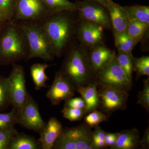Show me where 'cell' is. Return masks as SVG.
Masks as SVG:
<instances>
[{
	"label": "cell",
	"mask_w": 149,
	"mask_h": 149,
	"mask_svg": "<svg viewBox=\"0 0 149 149\" xmlns=\"http://www.w3.org/2000/svg\"><path fill=\"white\" fill-rule=\"evenodd\" d=\"M79 20L77 12L63 11L39 21L45 30L54 56L60 58L76 42Z\"/></svg>",
	"instance_id": "1"
},
{
	"label": "cell",
	"mask_w": 149,
	"mask_h": 149,
	"mask_svg": "<svg viewBox=\"0 0 149 149\" xmlns=\"http://www.w3.org/2000/svg\"><path fill=\"white\" fill-rule=\"evenodd\" d=\"M65 54L59 71L75 88L95 82L96 75L89 63L87 49L75 42Z\"/></svg>",
	"instance_id": "2"
},
{
	"label": "cell",
	"mask_w": 149,
	"mask_h": 149,
	"mask_svg": "<svg viewBox=\"0 0 149 149\" xmlns=\"http://www.w3.org/2000/svg\"><path fill=\"white\" fill-rule=\"evenodd\" d=\"M29 48L26 35L16 22H9L0 40V56L7 62L15 64L26 59Z\"/></svg>",
	"instance_id": "3"
},
{
	"label": "cell",
	"mask_w": 149,
	"mask_h": 149,
	"mask_svg": "<svg viewBox=\"0 0 149 149\" xmlns=\"http://www.w3.org/2000/svg\"><path fill=\"white\" fill-rule=\"evenodd\" d=\"M18 24L26 35L29 48L26 60L39 58L50 61L54 56L50 43L42 26L39 22L18 21Z\"/></svg>",
	"instance_id": "4"
},
{
	"label": "cell",
	"mask_w": 149,
	"mask_h": 149,
	"mask_svg": "<svg viewBox=\"0 0 149 149\" xmlns=\"http://www.w3.org/2000/svg\"><path fill=\"white\" fill-rule=\"evenodd\" d=\"M92 141L91 128L84 122L76 127L64 129L53 149H93Z\"/></svg>",
	"instance_id": "5"
},
{
	"label": "cell",
	"mask_w": 149,
	"mask_h": 149,
	"mask_svg": "<svg viewBox=\"0 0 149 149\" xmlns=\"http://www.w3.org/2000/svg\"><path fill=\"white\" fill-rule=\"evenodd\" d=\"M95 82L102 87L129 92L133 87L132 80L118 64L116 55L111 62L96 74Z\"/></svg>",
	"instance_id": "6"
},
{
	"label": "cell",
	"mask_w": 149,
	"mask_h": 149,
	"mask_svg": "<svg viewBox=\"0 0 149 149\" xmlns=\"http://www.w3.org/2000/svg\"><path fill=\"white\" fill-rule=\"evenodd\" d=\"M79 21L89 22L101 26L104 29L111 30V24L106 7L95 1H75Z\"/></svg>",
	"instance_id": "7"
},
{
	"label": "cell",
	"mask_w": 149,
	"mask_h": 149,
	"mask_svg": "<svg viewBox=\"0 0 149 149\" xmlns=\"http://www.w3.org/2000/svg\"><path fill=\"white\" fill-rule=\"evenodd\" d=\"M7 80L11 105L19 113L26 101L28 93L26 90L24 68L15 63L13 64L12 69Z\"/></svg>",
	"instance_id": "8"
},
{
	"label": "cell",
	"mask_w": 149,
	"mask_h": 149,
	"mask_svg": "<svg viewBox=\"0 0 149 149\" xmlns=\"http://www.w3.org/2000/svg\"><path fill=\"white\" fill-rule=\"evenodd\" d=\"M100 104L99 109L109 117L114 112L127 108L128 92L98 85Z\"/></svg>",
	"instance_id": "9"
},
{
	"label": "cell",
	"mask_w": 149,
	"mask_h": 149,
	"mask_svg": "<svg viewBox=\"0 0 149 149\" xmlns=\"http://www.w3.org/2000/svg\"><path fill=\"white\" fill-rule=\"evenodd\" d=\"M52 13L43 0H16L13 21L39 22Z\"/></svg>",
	"instance_id": "10"
},
{
	"label": "cell",
	"mask_w": 149,
	"mask_h": 149,
	"mask_svg": "<svg viewBox=\"0 0 149 149\" xmlns=\"http://www.w3.org/2000/svg\"><path fill=\"white\" fill-rule=\"evenodd\" d=\"M18 124L39 133L46 125L40 114L38 105L29 93L24 105L18 113Z\"/></svg>",
	"instance_id": "11"
},
{
	"label": "cell",
	"mask_w": 149,
	"mask_h": 149,
	"mask_svg": "<svg viewBox=\"0 0 149 149\" xmlns=\"http://www.w3.org/2000/svg\"><path fill=\"white\" fill-rule=\"evenodd\" d=\"M104 29L99 24L89 22L79 21L77 24L76 40L83 48L88 49L104 43Z\"/></svg>",
	"instance_id": "12"
},
{
	"label": "cell",
	"mask_w": 149,
	"mask_h": 149,
	"mask_svg": "<svg viewBox=\"0 0 149 149\" xmlns=\"http://www.w3.org/2000/svg\"><path fill=\"white\" fill-rule=\"evenodd\" d=\"M76 88L59 71L56 72L52 86L46 96L54 105L73 97Z\"/></svg>",
	"instance_id": "13"
},
{
	"label": "cell",
	"mask_w": 149,
	"mask_h": 149,
	"mask_svg": "<svg viewBox=\"0 0 149 149\" xmlns=\"http://www.w3.org/2000/svg\"><path fill=\"white\" fill-rule=\"evenodd\" d=\"M89 63L93 72L97 74L109 64L116 55L115 51L107 47L104 43H101L87 49Z\"/></svg>",
	"instance_id": "14"
},
{
	"label": "cell",
	"mask_w": 149,
	"mask_h": 149,
	"mask_svg": "<svg viewBox=\"0 0 149 149\" xmlns=\"http://www.w3.org/2000/svg\"><path fill=\"white\" fill-rule=\"evenodd\" d=\"M64 128L61 122L55 117H51L40 133L38 142L41 148L53 149L54 144L61 136Z\"/></svg>",
	"instance_id": "15"
},
{
	"label": "cell",
	"mask_w": 149,
	"mask_h": 149,
	"mask_svg": "<svg viewBox=\"0 0 149 149\" xmlns=\"http://www.w3.org/2000/svg\"><path fill=\"white\" fill-rule=\"evenodd\" d=\"M106 7L110 17L113 36L126 31L129 21L123 7L112 0H109Z\"/></svg>",
	"instance_id": "16"
},
{
	"label": "cell",
	"mask_w": 149,
	"mask_h": 149,
	"mask_svg": "<svg viewBox=\"0 0 149 149\" xmlns=\"http://www.w3.org/2000/svg\"><path fill=\"white\" fill-rule=\"evenodd\" d=\"M115 145L111 149H136L139 148L140 141L139 130L136 128L121 130Z\"/></svg>",
	"instance_id": "17"
},
{
	"label": "cell",
	"mask_w": 149,
	"mask_h": 149,
	"mask_svg": "<svg viewBox=\"0 0 149 149\" xmlns=\"http://www.w3.org/2000/svg\"><path fill=\"white\" fill-rule=\"evenodd\" d=\"M76 91L85 101L87 113L99 108L100 104L98 85L96 82L84 87H78Z\"/></svg>",
	"instance_id": "18"
},
{
	"label": "cell",
	"mask_w": 149,
	"mask_h": 149,
	"mask_svg": "<svg viewBox=\"0 0 149 149\" xmlns=\"http://www.w3.org/2000/svg\"><path fill=\"white\" fill-rule=\"evenodd\" d=\"M47 63H36L30 67V72L36 90H40L47 87L46 82L49 80L45 73L46 70L52 66Z\"/></svg>",
	"instance_id": "19"
},
{
	"label": "cell",
	"mask_w": 149,
	"mask_h": 149,
	"mask_svg": "<svg viewBox=\"0 0 149 149\" xmlns=\"http://www.w3.org/2000/svg\"><path fill=\"white\" fill-rule=\"evenodd\" d=\"M122 7L127 13L129 21H137L149 24L148 6L135 5Z\"/></svg>",
	"instance_id": "20"
},
{
	"label": "cell",
	"mask_w": 149,
	"mask_h": 149,
	"mask_svg": "<svg viewBox=\"0 0 149 149\" xmlns=\"http://www.w3.org/2000/svg\"><path fill=\"white\" fill-rule=\"evenodd\" d=\"M41 148L39 142L22 133H17L10 142L8 149H38Z\"/></svg>",
	"instance_id": "21"
},
{
	"label": "cell",
	"mask_w": 149,
	"mask_h": 149,
	"mask_svg": "<svg viewBox=\"0 0 149 149\" xmlns=\"http://www.w3.org/2000/svg\"><path fill=\"white\" fill-rule=\"evenodd\" d=\"M52 13L63 11L77 12L76 3L68 0H43Z\"/></svg>",
	"instance_id": "22"
},
{
	"label": "cell",
	"mask_w": 149,
	"mask_h": 149,
	"mask_svg": "<svg viewBox=\"0 0 149 149\" xmlns=\"http://www.w3.org/2000/svg\"><path fill=\"white\" fill-rule=\"evenodd\" d=\"M149 24L137 21H129L126 32L128 35L137 44L141 39L148 30Z\"/></svg>",
	"instance_id": "23"
},
{
	"label": "cell",
	"mask_w": 149,
	"mask_h": 149,
	"mask_svg": "<svg viewBox=\"0 0 149 149\" xmlns=\"http://www.w3.org/2000/svg\"><path fill=\"white\" fill-rule=\"evenodd\" d=\"M116 58L118 64L127 74L128 78L132 81L134 56L132 52H126L117 50Z\"/></svg>",
	"instance_id": "24"
},
{
	"label": "cell",
	"mask_w": 149,
	"mask_h": 149,
	"mask_svg": "<svg viewBox=\"0 0 149 149\" xmlns=\"http://www.w3.org/2000/svg\"><path fill=\"white\" fill-rule=\"evenodd\" d=\"M113 37L115 45L118 50L126 52H132V50L137 44L129 36L126 31L121 34L114 35Z\"/></svg>",
	"instance_id": "25"
},
{
	"label": "cell",
	"mask_w": 149,
	"mask_h": 149,
	"mask_svg": "<svg viewBox=\"0 0 149 149\" xmlns=\"http://www.w3.org/2000/svg\"><path fill=\"white\" fill-rule=\"evenodd\" d=\"M18 124V113L14 109L5 113H0V130H10Z\"/></svg>",
	"instance_id": "26"
},
{
	"label": "cell",
	"mask_w": 149,
	"mask_h": 149,
	"mask_svg": "<svg viewBox=\"0 0 149 149\" xmlns=\"http://www.w3.org/2000/svg\"><path fill=\"white\" fill-rule=\"evenodd\" d=\"M84 122L91 128H95L100 123L108 120V116L100 111L96 109L84 116Z\"/></svg>",
	"instance_id": "27"
},
{
	"label": "cell",
	"mask_w": 149,
	"mask_h": 149,
	"mask_svg": "<svg viewBox=\"0 0 149 149\" xmlns=\"http://www.w3.org/2000/svg\"><path fill=\"white\" fill-rule=\"evenodd\" d=\"M133 71L137 77L149 75V56H143L140 58H133Z\"/></svg>",
	"instance_id": "28"
},
{
	"label": "cell",
	"mask_w": 149,
	"mask_h": 149,
	"mask_svg": "<svg viewBox=\"0 0 149 149\" xmlns=\"http://www.w3.org/2000/svg\"><path fill=\"white\" fill-rule=\"evenodd\" d=\"M16 4V0H0V12L7 21H13Z\"/></svg>",
	"instance_id": "29"
},
{
	"label": "cell",
	"mask_w": 149,
	"mask_h": 149,
	"mask_svg": "<svg viewBox=\"0 0 149 149\" xmlns=\"http://www.w3.org/2000/svg\"><path fill=\"white\" fill-rule=\"evenodd\" d=\"M92 131V146L93 149L107 148L105 143V131L99 125L95 127Z\"/></svg>",
	"instance_id": "30"
},
{
	"label": "cell",
	"mask_w": 149,
	"mask_h": 149,
	"mask_svg": "<svg viewBox=\"0 0 149 149\" xmlns=\"http://www.w3.org/2000/svg\"><path fill=\"white\" fill-rule=\"evenodd\" d=\"M61 113L65 118L70 121H79L88 113L85 110L75 109L64 107Z\"/></svg>",
	"instance_id": "31"
},
{
	"label": "cell",
	"mask_w": 149,
	"mask_h": 149,
	"mask_svg": "<svg viewBox=\"0 0 149 149\" xmlns=\"http://www.w3.org/2000/svg\"><path fill=\"white\" fill-rule=\"evenodd\" d=\"M11 104L7 78L0 77V109Z\"/></svg>",
	"instance_id": "32"
},
{
	"label": "cell",
	"mask_w": 149,
	"mask_h": 149,
	"mask_svg": "<svg viewBox=\"0 0 149 149\" xmlns=\"http://www.w3.org/2000/svg\"><path fill=\"white\" fill-rule=\"evenodd\" d=\"M143 88L138 94L137 104L141 105L147 112L149 111V79L143 81Z\"/></svg>",
	"instance_id": "33"
},
{
	"label": "cell",
	"mask_w": 149,
	"mask_h": 149,
	"mask_svg": "<svg viewBox=\"0 0 149 149\" xmlns=\"http://www.w3.org/2000/svg\"><path fill=\"white\" fill-rule=\"evenodd\" d=\"M17 133L15 128L10 130H0V149H8L12 139Z\"/></svg>",
	"instance_id": "34"
},
{
	"label": "cell",
	"mask_w": 149,
	"mask_h": 149,
	"mask_svg": "<svg viewBox=\"0 0 149 149\" xmlns=\"http://www.w3.org/2000/svg\"><path fill=\"white\" fill-rule=\"evenodd\" d=\"M64 107L75 109H84L86 110L85 102L82 97H72L66 100L65 101Z\"/></svg>",
	"instance_id": "35"
},
{
	"label": "cell",
	"mask_w": 149,
	"mask_h": 149,
	"mask_svg": "<svg viewBox=\"0 0 149 149\" xmlns=\"http://www.w3.org/2000/svg\"><path fill=\"white\" fill-rule=\"evenodd\" d=\"M118 133H107L106 132L105 136V143L107 148L109 147L111 149L115 145L117 140Z\"/></svg>",
	"instance_id": "36"
},
{
	"label": "cell",
	"mask_w": 149,
	"mask_h": 149,
	"mask_svg": "<svg viewBox=\"0 0 149 149\" xmlns=\"http://www.w3.org/2000/svg\"><path fill=\"white\" fill-rule=\"evenodd\" d=\"M141 149H149V127L146 129L144 132L142 139L139 142V147Z\"/></svg>",
	"instance_id": "37"
},
{
	"label": "cell",
	"mask_w": 149,
	"mask_h": 149,
	"mask_svg": "<svg viewBox=\"0 0 149 149\" xmlns=\"http://www.w3.org/2000/svg\"><path fill=\"white\" fill-rule=\"evenodd\" d=\"M91 1H97L101 3L103 5L105 6L106 7L109 0H91Z\"/></svg>",
	"instance_id": "38"
},
{
	"label": "cell",
	"mask_w": 149,
	"mask_h": 149,
	"mask_svg": "<svg viewBox=\"0 0 149 149\" xmlns=\"http://www.w3.org/2000/svg\"><path fill=\"white\" fill-rule=\"evenodd\" d=\"M6 20L5 18L4 17L2 14V13L0 12V22H2V21H6Z\"/></svg>",
	"instance_id": "39"
}]
</instances>
